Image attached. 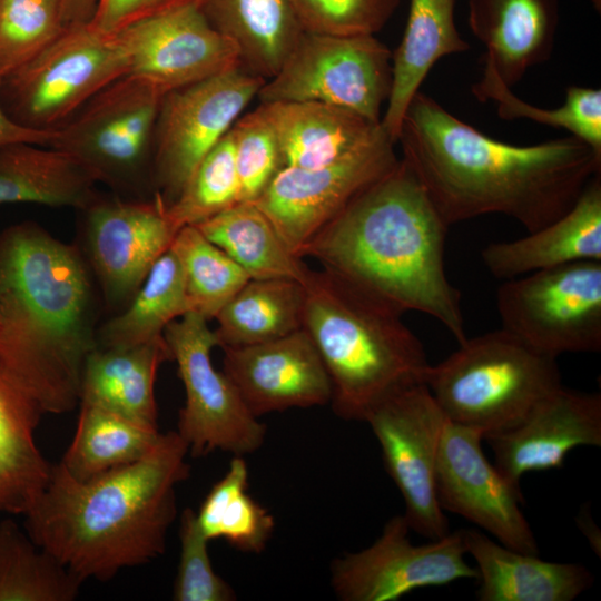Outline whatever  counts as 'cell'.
I'll list each match as a JSON object with an SVG mask.
<instances>
[{
    "label": "cell",
    "instance_id": "obj_1",
    "mask_svg": "<svg viewBox=\"0 0 601 601\" xmlns=\"http://www.w3.org/2000/svg\"><path fill=\"white\" fill-rule=\"evenodd\" d=\"M397 142L449 226L501 214L534 231L566 213L601 173V155L573 136L502 142L422 91L406 109Z\"/></svg>",
    "mask_w": 601,
    "mask_h": 601
},
{
    "label": "cell",
    "instance_id": "obj_2",
    "mask_svg": "<svg viewBox=\"0 0 601 601\" xmlns=\"http://www.w3.org/2000/svg\"><path fill=\"white\" fill-rule=\"evenodd\" d=\"M96 317L93 277L77 246L29 220L0 233V364L43 414L80 403Z\"/></svg>",
    "mask_w": 601,
    "mask_h": 601
},
{
    "label": "cell",
    "instance_id": "obj_3",
    "mask_svg": "<svg viewBox=\"0 0 601 601\" xmlns=\"http://www.w3.org/2000/svg\"><path fill=\"white\" fill-rule=\"evenodd\" d=\"M187 454L186 442L170 431L140 460L89 481L52 464L24 513L26 532L82 582L148 563L165 552L176 489L189 475Z\"/></svg>",
    "mask_w": 601,
    "mask_h": 601
},
{
    "label": "cell",
    "instance_id": "obj_4",
    "mask_svg": "<svg viewBox=\"0 0 601 601\" xmlns=\"http://www.w3.org/2000/svg\"><path fill=\"white\" fill-rule=\"evenodd\" d=\"M449 225L400 158L300 249L404 313L439 321L456 339L467 336L461 292L445 270Z\"/></svg>",
    "mask_w": 601,
    "mask_h": 601
},
{
    "label": "cell",
    "instance_id": "obj_5",
    "mask_svg": "<svg viewBox=\"0 0 601 601\" xmlns=\"http://www.w3.org/2000/svg\"><path fill=\"white\" fill-rule=\"evenodd\" d=\"M304 286L303 328L326 367L338 417L364 422L387 396L424 382L427 355L403 311L324 267Z\"/></svg>",
    "mask_w": 601,
    "mask_h": 601
},
{
    "label": "cell",
    "instance_id": "obj_6",
    "mask_svg": "<svg viewBox=\"0 0 601 601\" xmlns=\"http://www.w3.org/2000/svg\"><path fill=\"white\" fill-rule=\"evenodd\" d=\"M427 367L424 384L455 424L484 437L516 426L545 395L562 385L556 358L500 328L459 344Z\"/></svg>",
    "mask_w": 601,
    "mask_h": 601
},
{
    "label": "cell",
    "instance_id": "obj_7",
    "mask_svg": "<svg viewBox=\"0 0 601 601\" xmlns=\"http://www.w3.org/2000/svg\"><path fill=\"white\" fill-rule=\"evenodd\" d=\"M166 95L150 81L127 73L55 129L48 146L72 156L117 196L150 198L155 195L154 135Z\"/></svg>",
    "mask_w": 601,
    "mask_h": 601
},
{
    "label": "cell",
    "instance_id": "obj_8",
    "mask_svg": "<svg viewBox=\"0 0 601 601\" xmlns=\"http://www.w3.org/2000/svg\"><path fill=\"white\" fill-rule=\"evenodd\" d=\"M127 73L129 60L116 35L90 23L67 27L30 61L1 78L0 100L20 126L55 130Z\"/></svg>",
    "mask_w": 601,
    "mask_h": 601
},
{
    "label": "cell",
    "instance_id": "obj_9",
    "mask_svg": "<svg viewBox=\"0 0 601 601\" xmlns=\"http://www.w3.org/2000/svg\"><path fill=\"white\" fill-rule=\"evenodd\" d=\"M392 87V52L374 35L303 32L274 77L257 93L260 104L315 101L381 122Z\"/></svg>",
    "mask_w": 601,
    "mask_h": 601
},
{
    "label": "cell",
    "instance_id": "obj_10",
    "mask_svg": "<svg viewBox=\"0 0 601 601\" xmlns=\"http://www.w3.org/2000/svg\"><path fill=\"white\" fill-rule=\"evenodd\" d=\"M503 329L534 349L601 351V262H577L503 280L496 290Z\"/></svg>",
    "mask_w": 601,
    "mask_h": 601
},
{
    "label": "cell",
    "instance_id": "obj_11",
    "mask_svg": "<svg viewBox=\"0 0 601 601\" xmlns=\"http://www.w3.org/2000/svg\"><path fill=\"white\" fill-rule=\"evenodd\" d=\"M164 337L185 388L177 433L189 454L199 457L220 450L244 456L257 451L266 425L249 412L226 374L215 368L211 349L218 343L208 321L187 313L165 328Z\"/></svg>",
    "mask_w": 601,
    "mask_h": 601
},
{
    "label": "cell",
    "instance_id": "obj_12",
    "mask_svg": "<svg viewBox=\"0 0 601 601\" xmlns=\"http://www.w3.org/2000/svg\"><path fill=\"white\" fill-rule=\"evenodd\" d=\"M265 81L235 67L164 97L154 135L152 184L166 205L180 195Z\"/></svg>",
    "mask_w": 601,
    "mask_h": 601
},
{
    "label": "cell",
    "instance_id": "obj_13",
    "mask_svg": "<svg viewBox=\"0 0 601 601\" xmlns=\"http://www.w3.org/2000/svg\"><path fill=\"white\" fill-rule=\"evenodd\" d=\"M384 466L405 503L411 530L436 540L450 532L435 491V467L446 416L424 382L387 396L366 416Z\"/></svg>",
    "mask_w": 601,
    "mask_h": 601
},
{
    "label": "cell",
    "instance_id": "obj_14",
    "mask_svg": "<svg viewBox=\"0 0 601 601\" xmlns=\"http://www.w3.org/2000/svg\"><path fill=\"white\" fill-rule=\"evenodd\" d=\"M80 249L104 303L118 313L130 302L178 233L159 194L132 199L97 196L83 208Z\"/></svg>",
    "mask_w": 601,
    "mask_h": 601
},
{
    "label": "cell",
    "instance_id": "obj_15",
    "mask_svg": "<svg viewBox=\"0 0 601 601\" xmlns=\"http://www.w3.org/2000/svg\"><path fill=\"white\" fill-rule=\"evenodd\" d=\"M404 514L391 518L367 548L333 560L331 585L342 601H395L413 590L477 579L461 530L415 545Z\"/></svg>",
    "mask_w": 601,
    "mask_h": 601
},
{
    "label": "cell",
    "instance_id": "obj_16",
    "mask_svg": "<svg viewBox=\"0 0 601 601\" xmlns=\"http://www.w3.org/2000/svg\"><path fill=\"white\" fill-rule=\"evenodd\" d=\"M386 134L372 145L318 167H283L254 201L299 257L303 246L400 158Z\"/></svg>",
    "mask_w": 601,
    "mask_h": 601
},
{
    "label": "cell",
    "instance_id": "obj_17",
    "mask_svg": "<svg viewBox=\"0 0 601 601\" xmlns=\"http://www.w3.org/2000/svg\"><path fill=\"white\" fill-rule=\"evenodd\" d=\"M482 432L452 423L443 428L435 467V491L443 511L461 515L492 534L501 544L539 554L521 504L519 484L486 459Z\"/></svg>",
    "mask_w": 601,
    "mask_h": 601
},
{
    "label": "cell",
    "instance_id": "obj_18",
    "mask_svg": "<svg viewBox=\"0 0 601 601\" xmlns=\"http://www.w3.org/2000/svg\"><path fill=\"white\" fill-rule=\"evenodd\" d=\"M116 37L127 53L129 73L166 93L240 67L236 46L211 26L199 3L141 19Z\"/></svg>",
    "mask_w": 601,
    "mask_h": 601
},
{
    "label": "cell",
    "instance_id": "obj_19",
    "mask_svg": "<svg viewBox=\"0 0 601 601\" xmlns=\"http://www.w3.org/2000/svg\"><path fill=\"white\" fill-rule=\"evenodd\" d=\"M221 349L223 372L256 417L331 402L328 373L304 328L269 342Z\"/></svg>",
    "mask_w": 601,
    "mask_h": 601
},
{
    "label": "cell",
    "instance_id": "obj_20",
    "mask_svg": "<svg viewBox=\"0 0 601 601\" xmlns=\"http://www.w3.org/2000/svg\"><path fill=\"white\" fill-rule=\"evenodd\" d=\"M494 465L512 482L560 469L578 446H601V396L564 387L541 398L516 426L484 437Z\"/></svg>",
    "mask_w": 601,
    "mask_h": 601
},
{
    "label": "cell",
    "instance_id": "obj_21",
    "mask_svg": "<svg viewBox=\"0 0 601 601\" xmlns=\"http://www.w3.org/2000/svg\"><path fill=\"white\" fill-rule=\"evenodd\" d=\"M481 258L501 280L577 262H601V173L562 216L524 237L487 244Z\"/></svg>",
    "mask_w": 601,
    "mask_h": 601
},
{
    "label": "cell",
    "instance_id": "obj_22",
    "mask_svg": "<svg viewBox=\"0 0 601 601\" xmlns=\"http://www.w3.org/2000/svg\"><path fill=\"white\" fill-rule=\"evenodd\" d=\"M467 23L490 63L510 88L553 53L559 0H469Z\"/></svg>",
    "mask_w": 601,
    "mask_h": 601
},
{
    "label": "cell",
    "instance_id": "obj_23",
    "mask_svg": "<svg viewBox=\"0 0 601 601\" xmlns=\"http://www.w3.org/2000/svg\"><path fill=\"white\" fill-rule=\"evenodd\" d=\"M258 107L276 134L283 167L331 164L387 134L381 122L333 105L283 101Z\"/></svg>",
    "mask_w": 601,
    "mask_h": 601
},
{
    "label": "cell",
    "instance_id": "obj_24",
    "mask_svg": "<svg viewBox=\"0 0 601 601\" xmlns=\"http://www.w3.org/2000/svg\"><path fill=\"white\" fill-rule=\"evenodd\" d=\"M461 533L466 553L476 563L480 601H572L594 581L582 564L544 561L474 529Z\"/></svg>",
    "mask_w": 601,
    "mask_h": 601
},
{
    "label": "cell",
    "instance_id": "obj_25",
    "mask_svg": "<svg viewBox=\"0 0 601 601\" xmlns=\"http://www.w3.org/2000/svg\"><path fill=\"white\" fill-rule=\"evenodd\" d=\"M455 0H410L400 45L392 52V87L381 124L397 142L403 118L433 66L469 50L454 18Z\"/></svg>",
    "mask_w": 601,
    "mask_h": 601
},
{
    "label": "cell",
    "instance_id": "obj_26",
    "mask_svg": "<svg viewBox=\"0 0 601 601\" xmlns=\"http://www.w3.org/2000/svg\"><path fill=\"white\" fill-rule=\"evenodd\" d=\"M167 361L171 353L164 336L128 347H96L83 366L80 403L158 426L155 382Z\"/></svg>",
    "mask_w": 601,
    "mask_h": 601
},
{
    "label": "cell",
    "instance_id": "obj_27",
    "mask_svg": "<svg viewBox=\"0 0 601 601\" xmlns=\"http://www.w3.org/2000/svg\"><path fill=\"white\" fill-rule=\"evenodd\" d=\"M199 6L236 46L240 67L265 80L276 75L304 32L292 0H199Z\"/></svg>",
    "mask_w": 601,
    "mask_h": 601
},
{
    "label": "cell",
    "instance_id": "obj_28",
    "mask_svg": "<svg viewBox=\"0 0 601 601\" xmlns=\"http://www.w3.org/2000/svg\"><path fill=\"white\" fill-rule=\"evenodd\" d=\"M42 414L0 364V512L24 514L48 483L52 464L35 442Z\"/></svg>",
    "mask_w": 601,
    "mask_h": 601
},
{
    "label": "cell",
    "instance_id": "obj_29",
    "mask_svg": "<svg viewBox=\"0 0 601 601\" xmlns=\"http://www.w3.org/2000/svg\"><path fill=\"white\" fill-rule=\"evenodd\" d=\"M98 183L69 154L45 145H0V204L31 203L81 209Z\"/></svg>",
    "mask_w": 601,
    "mask_h": 601
},
{
    "label": "cell",
    "instance_id": "obj_30",
    "mask_svg": "<svg viewBox=\"0 0 601 601\" xmlns=\"http://www.w3.org/2000/svg\"><path fill=\"white\" fill-rule=\"evenodd\" d=\"M305 299L298 280L250 278L215 317L218 346L265 343L303 328Z\"/></svg>",
    "mask_w": 601,
    "mask_h": 601
},
{
    "label": "cell",
    "instance_id": "obj_31",
    "mask_svg": "<svg viewBox=\"0 0 601 601\" xmlns=\"http://www.w3.org/2000/svg\"><path fill=\"white\" fill-rule=\"evenodd\" d=\"M250 278H288L305 284L312 268L280 237L255 203H237L196 225Z\"/></svg>",
    "mask_w": 601,
    "mask_h": 601
},
{
    "label": "cell",
    "instance_id": "obj_32",
    "mask_svg": "<svg viewBox=\"0 0 601 601\" xmlns=\"http://www.w3.org/2000/svg\"><path fill=\"white\" fill-rule=\"evenodd\" d=\"M77 428L61 465L85 482L145 456L160 436L152 426L105 407L80 403Z\"/></svg>",
    "mask_w": 601,
    "mask_h": 601
},
{
    "label": "cell",
    "instance_id": "obj_33",
    "mask_svg": "<svg viewBox=\"0 0 601 601\" xmlns=\"http://www.w3.org/2000/svg\"><path fill=\"white\" fill-rule=\"evenodd\" d=\"M190 313L180 263L169 248L154 264L125 308L97 331V347H128L164 336L175 319Z\"/></svg>",
    "mask_w": 601,
    "mask_h": 601
},
{
    "label": "cell",
    "instance_id": "obj_34",
    "mask_svg": "<svg viewBox=\"0 0 601 601\" xmlns=\"http://www.w3.org/2000/svg\"><path fill=\"white\" fill-rule=\"evenodd\" d=\"M248 476L244 457L234 455L196 515L209 541L225 539L242 552L260 553L274 532L275 519L248 494Z\"/></svg>",
    "mask_w": 601,
    "mask_h": 601
},
{
    "label": "cell",
    "instance_id": "obj_35",
    "mask_svg": "<svg viewBox=\"0 0 601 601\" xmlns=\"http://www.w3.org/2000/svg\"><path fill=\"white\" fill-rule=\"evenodd\" d=\"M81 584L13 520L0 523V601H72Z\"/></svg>",
    "mask_w": 601,
    "mask_h": 601
},
{
    "label": "cell",
    "instance_id": "obj_36",
    "mask_svg": "<svg viewBox=\"0 0 601 601\" xmlns=\"http://www.w3.org/2000/svg\"><path fill=\"white\" fill-rule=\"evenodd\" d=\"M472 93L482 102L494 101L500 118L529 119L564 129L601 155V90L569 86L562 106L545 109L523 101L512 92L490 63L484 62L482 78L472 85Z\"/></svg>",
    "mask_w": 601,
    "mask_h": 601
},
{
    "label": "cell",
    "instance_id": "obj_37",
    "mask_svg": "<svg viewBox=\"0 0 601 601\" xmlns=\"http://www.w3.org/2000/svg\"><path fill=\"white\" fill-rule=\"evenodd\" d=\"M184 275L190 312L215 319L220 309L250 279L223 249L196 226H184L171 246Z\"/></svg>",
    "mask_w": 601,
    "mask_h": 601
},
{
    "label": "cell",
    "instance_id": "obj_38",
    "mask_svg": "<svg viewBox=\"0 0 601 601\" xmlns=\"http://www.w3.org/2000/svg\"><path fill=\"white\" fill-rule=\"evenodd\" d=\"M237 203L239 184L229 130L199 162L180 195L167 205V214L179 230L184 226H196Z\"/></svg>",
    "mask_w": 601,
    "mask_h": 601
},
{
    "label": "cell",
    "instance_id": "obj_39",
    "mask_svg": "<svg viewBox=\"0 0 601 601\" xmlns=\"http://www.w3.org/2000/svg\"><path fill=\"white\" fill-rule=\"evenodd\" d=\"M63 30L60 0H0V78L30 61Z\"/></svg>",
    "mask_w": 601,
    "mask_h": 601
},
{
    "label": "cell",
    "instance_id": "obj_40",
    "mask_svg": "<svg viewBox=\"0 0 601 601\" xmlns=\"http://www.w3.org/2000/svg\"><path fill=\"white\" fill-rule=\"evenodd\" d=\"M239 203H254L283 168L276 134L258 107L231 127Z\"/></svg>",
    "mask_w": 601,
    "mask_h": 601
},
{
    "label": "cell",
    "instance_id": "obj_41",
    "mask_svg": "<svg viewBox=\"0 0 601 601\" xmlns=\"http://www.w3.org/2000/svg\"><path fill=\"white\" fill-rule=\"evenodd\" d=\"M180 554L173 585L175 601H234L233 588L218 575L208 553V539L203 533L194 510L186 508L180 516Z\"/></svg>",
    "mask_w": 601,
    "mask_h": 601
},
{
    "label": "cell",
    "instance_id": "obj_42",
    "mask_svg": "<svg viewBox=\"0 0 601 601\" xmlns=\"http://www.w3.org/2000/svg\"><path fill=\"white\" fill-rule=\"evenodd\" d=\"M305 32L331 36L375 35L400 0H292Z\"/></svg>",
    "mask_w": 601,
    "mask_h": 601
},
{
    "label": "cell",
    "instance_id": "obj_43",
    "mask_svg": "<svg viewBox=\"0 0 601 601\" xmlns=\"http://www.w3.org/2000/svg\"><path fill=\"white\" fill-rule=\"evenodd\" d=\"M199 0H98L90 24L106 35H116L141 19Z\"/></svg>",
    "mask_w": 601,
    "mask_h": 601
},
{
    "label": "cell",
    "instance_id": "obj_44",
    "mask_svg": "<svg viewBox=\"0 0 601 601\" xmlns=\"http://www.w3.org/2000/svg\"><path fill=\"white\" fill-rule=\"evenodd\" d=\"M53 135L55 130H36L14 122L4 111L0 100V145L22 141L48 146Z\"/></svg>",
    "mask_w": 601,
    "mask_h": 601
},
{
    "label": "cell",
    "instance_id": "obj_45",
    "mask_svg": "<svg viewBox=\"0 0 601 601\" xmlns=\"http://www.w3.org/2000/svg\"><path fill=\"white\" fill-rule=\"evenodd\" d=\"M98 0H60L61 21L65 28L91 22Z\"/></svg>",
    "mask_w": 601,
    "mask_h": 601
},
{
    "label": "cell",
    "instance_id": "obj_46",
    "mask_svg": "<svg viewBox=\"0 0 601 601\" xmlns=\"http://www.w3.org/2000/svg\"><path fill=\"white\" fill-rule=\"evenodd\" d=\"M578 526L588 539L591 548L600 555V532L592 521L588 509L583 508L577 516Z\"/></svg>",
    "mask_w": 601,
    "mask_h": 601
}]
</instances>
